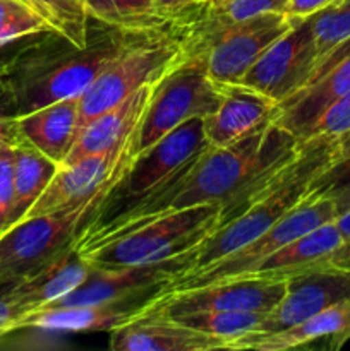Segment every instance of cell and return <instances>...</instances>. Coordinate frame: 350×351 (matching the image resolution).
Listing matches in <instances>:
<instances>
[{
  "instance_id": "obj_1",
  "label": "cell",
  "mask_w": 350,
  "mask_h": 351,
  "mask_svg": "<svg viewBox=\"0 0 350 351\" xmlns=\"http://www.w3.org/2000/svg\"><path fill=\"white\" fill-rule=\"evenodd\" d=\"M299 144L275 122L232 146L208 144L160 189L108 218L88 223L75 240V249L86 252L194 206H222V223L229 221L281 173L297 154Z\"/></svg>"
},
{
  "instance_id": "obj_2",
  "label": "cell",
  "mask_w": 350,
  "mask_h": 351,
  "mask_svg": "<svg viewBox=\"0 0 350 351\" xmlns=\"http://www.w3.org/2000/svg\"><path fill=\"white\" fill-rule=\"evenodd\" d=\"M338 141L340 137L333 136H314L302 141L295 158L281 170V173L268 184L239 215L222 223L194 250L191 269L184 274L205 269L209 264L235 252L270 230L295 206L301 204L311 182L336 158Z\"/></svg>"
},
{
  "instance_id": "obj_3",
  "label": "cell",
  "mask_w": 350,
  "mask_h": 351,
  "mask_svg": "<svg viewBox=\"0 0 350 351\" xmlns=\"http://www.w3.org/2000/svg\"><path fill=\"white\" fill-rule=\"evenodd\" d=\"M144 31H122L106 26L105 33L89 36L84 48L21 53L5 72L16 95L17 113L26 115L41 106L81 98L98 75Z\"/></svg>"
},
{
  "instance_id": "obj_4",
  "label": "cell",
  "mask_w": 350,
  "mask_h": 351,
  "mask_svg": "<svg viewBox=\"0 0 350 351\" xmlns=\"http://www.w3.org/2000/svg\"><path fill=\"white\" fill-rule=\"evenodd\" d=\"M222 223V206H194L146 223L103 245L81 252L93 266L120 267L161 263L194 252Z\"/></svg>"
},
{
  "instance_id": "obj_5",
  "label": "cell",
  "mask_w": 350,
  "mask_h": 351,
  "mask_svg": "<svg viewBox=\"0 0 350 351\" xmlns=\"http://www.w3.org/2000/svg\"><path fill=\"white\" fill-rule=\"evenodd\" d=\"M295 21L283 12H268L218 27L185 26L191 33L182 38L184 53L201 62L218 84H235Z\"/></svg>"
},
{
  "instance_id": "obj_6",
  "label": "cell",
  "mask_w": 350,
  "mask_h": 351,
  "mask_svg": "<svg viewBox=\"0 0 350 351\" xmlns=\"http://www.w3.org/2000/svg\"><path fill=\"white\" fill-rule=\"evenodd\" d=\"M184 57L182 40L161 34V29L141 33L79 98L81 125L144 86L156 84Z\"/></svg>"
},
{
  "instance_id": "obj_7",
  "label": "cell",
  "mask_w": 350,
  "mask_h": 351,
  "mask_svg": "<svg viewBox=\"0 0 350 351\" xmlns=\"http://www.w3.org/2000/svg\"><path fill=\"white\" fill-rule=\"evenodd\" d=\"M225 86L209 77L196 58L184 60L154 84L153 95L136 130V154L170 134L182 123L209 117L223 99Z\"/></svg>"
},
{
  "instance_id": "obj_8",
  "label": "cell",
  "mask_w": 350,
  "mask_h": 351,
  "mask_svg": "<svg viewBox=\"0 0 350 351\" xmlns=\"http://www.w3.org/2000/svg\"><path fill=\"white\" fill-rule=\"evenodd\" d=\"M100 208L98 201L64 215L27 216L5 230L0 235V287L16 285L75 247Z\"/></svg>"
},
{
  "instance_id": "obj_9",
  "label": "cell",
  "mask_w": 350,
  "mask_h": 351,
  "mask_svg": "<svg viewBox=\"0 0 350 351\" xmlns=\"http://www.w3.org/2000/svg\"><path fill=\"white\" fill-rule=\"evenodd\" d=\"M208 146L202 119L189 120L158 143L136 154L103 201L91 221L105 219L122 211L137 199L151 194L175 177ZM89 221V223H91Z\"/></svg>"
},
{
  "instance_id": "obj_10",
  "label": "cell",
  "mask_w": 350,
  "mask_h": 351,
  "mask_svg": "<svg viewBox=\"0 0 350 351\" xmlns=\"http://www.w3.org/2000/svg\"><path fill=\"white\" fill-rule=\"evenodd\" d=\"M336 216H338V211H336V206L333 201L305 197L287 216L275 223L270 230L261 233L253 242L246 243L235 252L209 264L205 269L177 278L174 283L168 285L165 291L187 290V288L202 287V285L213 283V281L230 280V278L250 274L281 247L294 242L295 239L325 225V223L333 221Z\"/></svg>"
},
{
  "instance_id": "obj_11",
  "label": "cell",
  "mask_w": 350,
  "mask_h": 351,
  "mask_svg": "<svg viewBox=\"0 0 350 351\" xmlns=\"http://www.w3.org/2000/svg\"><path fill=\"white\" fill-rule=\"evenodd\" d=\"M136 130L115 149L86 156L71 165H60L43 194L24 218L64 215L98 201L103 204L113 185L136 156Z\"/></svg>"
},
{
  "instance_id": "obj_12",
  "label": "cell",
  "mask_w": 350,
  "mask_h": 351,
  "mask_svg": "<svg viewBox=\"0 0 350 351\" xmlns=\"http://www.w3.org/2000/svg\"><path fill=\"white\" fill-rule=\"evenodd\" d=\"M285 288L287 280L259 276L230 278L187 290L163 291L153 302L151 311L168 317L211 311L270 312L283 298Z\"/></svg>"
},
{
  "instance_id": "obj_13",
  "label": "cell",
  "mask_w": 350,
  "mask_h": 351,
  "mask_svg": "<svg viewBox=\"0 0 350 351\" xmlns=\"http://www.w3.org/2000/svg\"><path fill=\"white\" fill-rule=\"evenodd\" d=\"M318 64L311 19H297L288 33L278 38L240 79L256 91L275 99L278 105L301 91Z\"/></svg>"
},
{
  "instance_id": "obj_14",
  "label": "cell",
  "mask_w": 350,
  "mask_h": 351,
  "mask_svg": "<svg viewBox=\"0 0 350 351\" xmlns=\"http://www.w3.org/2000/svg\"><path fill=\"white\" fill-rule=\"evenodd\" d=\"M192 261H194V252L172 257L161 263L120 267L93 266L88 278L74 291L47 307L108 304V302L124 300L136 295L161 290L174 283L185 271L191 269Z\"/></svg>"
},
{
  "instance_id": "obj_15",
  "label": "cell",
  "mask_w": 350,
  "mask_h": 351,
  "mask_svg": "<svg viewBox=\"0 0 350 351\" xmlns=\"http://www.w3.org/2000/svg\"><path fill=\"white\" fill-rule=\"evenodd\" d=\"M350 298V269L326 264L287 280L285 295L270 311L261 332H278L290 329L325 308Z\"/></svg>"
},
{
  "instance_id": "obj_16",
  "label": "cell",
  "mask_w": 350,
  "mask_h": 351,
  "mask_svg": "<svg viewBox=\"0 0 350 351\" xmlns=\"http://www.w3.org/2000/svg\"><path fill=\"white\" fill-rule=\"evenodd\" d=\"M350 93V40L329 53L312 72L307 84L278 105L275 123L283 127L299 143L331 103Z\"/></svg>"
},
{
  "instance_id": "obj_17",
  "label": "cell",
  "mask_w": 350,
  "mask_h": 351,
  "mask_svg": "<svg viewBox=\"0 0 350 351\" xmlns=\"http://www.w3.org/2000/svg\"><path fill=\"white\" fill-rule=\"evenodd\" d=\"M167 288L136 295L124 300L98 305H74V307H45L30 312L16 322L17 329H48V331H108L130 324L151 312V305Z\"/></svg>"
},
{
  "instance_id": "obj_18",
  "label": "cell",
  "mask_w": 350,
  "mask_h": 351,
  "mask_svg": "<svg viewBox=\"0 0 350 351\" xmlns=\"http://www.w3.org/2000/svg\"><path fill=\"white\" fill-rule=\"evenodd\" d=\"M278 103L246 84H225L223 99L215 113L202 120L209 146L226 147L275 122Z\"/></svg>"
},
{
  "instance_id": "obj_19",
  "label": "cell",
  "mask_w": 350,
  "mask_h": 351,
  "mask_svg": "<svg viewBox=\"0 0 350 351\" xmlns=\"http://www.w3.org/2000/svg\"><path fill=\"white\" fill-rule=\"evenodd\" d=\"M229 343L216 336L196 331L174 317L151 312L130 324L110 332L112 351H216Z\"/></svg>"
},
{
  "instance_id": "obj_20",
  "label": "cell",
  "mask_w": 350,
  "mask_h": 351,
  "mask_svg": "<svg viewBox=\"0 0 350 351\" xmlns=\"http://www.w3.org/2000/svg\"><path fill=\"white\" fill-rule=\"evenodd\" d=\"M153 89L154 84L144 86L119 105L98 113L91 120L82 123L62 165H71L86 156L106 153L122 144L139 125Z\"/></svg>"
},
{
  "instance_id": "obj_21",
  "label": "cell",
  "mask_w": 350,
  "mask_h": 351,
  "mask_svg": "<svg viewBox=\"0 0 350 351\" xmlns=\"http://www.w3.org/2000/svg\"><path fill=\"white\" fill-rule=\"evenodd\" d=\"M325 339L329 350H340L350 339V298L312 315L307 321L278 332L247 335L230 345L232 351H285Z\"/></svg>"
},
{
  "instance_id": "obj_22",
  "label": "cell",
  "mask_w": 350,
  "mask_h": 351,
  "mask_svg": "<svg viewBox=\"0 0 350 351\" xmlns=\"http://www.w3.org/2000/svg\"><path fill=\"white\" fill-rule=\"evenodd\" d=\"M91 267L93 264L88 257L72 247L36 273L17 281L12 285V297L19 305L21 317L47 307L74 291L88 278Z\"/></svg>"
},
{
  "instance_id": "obj_23",
  "label": "cell",
  "mask_w": 350,
  "mask_h": 351,
  "mask_svg": "<svg viewBox=\"0 0 350 351\" xmlns=\"http://www.w3.org/2000/svg\"><path fill=\"white\" fill-rule=\"evenodd\" d=\"M345 243L342 233L336 228L335 219L311 232L304 233L287 243L280 250L268 257L261 266L246 276L270 278V280H288L292 276L305 273L329 264L336 250Z\"/></svg>"
},
{
  "instance_id": "obj_24",
  "label": "cell",
  "mask_w": 350,
  "mask_h": 351,
  "mask_svg": "<svg viewBox=\"0 0 350 351\" xmlns=\"http://www.w3.org/2000/svg\"><path fill=\"white\" fill-rule=\"evenodd\" d=\"M23 139L40 153L62 165L79 132V98L41 106L17 119Z\"/></svg>"
},
{
  "instance_id": "obj_25",
  "label": "cell",
  "mask_w": 350,
  "mask_h": 351,
  "mask_svg": "<svg viewBox=\"0 0 350 351\" xmlns=\"http://www.w3.org/2000/svg\"><path fill=\"white\" fill-rule=\"evenodd\" d=\"M60 165L23 141L14 147V202L10 226L19 223L38 201Z\"/></svg>"
},
{
  "instance_id": "obj_26",
  "label": "cell",
  "mask_w": 350,
  "mask_h": 351,
  "mask_svg": "<svg viewBox=\"0 0 350 351\" xmlns=\"http://www.w3.org/2000/svg\"><path fill=\"white\" fill-rule=\"evenodd\" d=\"M268 315L270 312L259 311H211L177 315L174 319L196 331L225 339L229 343L226 350H230L233 341L259 331Z\"/></svg>"
},
{
  "instance_id": "obj_27",
  "label": "cell",
  "mask_w": 350,
  "mask_h": 351,
  "mask_svg": "<svg viewBox=\"0 0 350 351\" xmlns=\"http://www.w3.org/2000/svg\"><path fill=\"white\" fill-rule=\"evenodd\" d=\"M88 17L122 31H154L163 24L154 14V0H84Z\"/></svg>"
},
{
  "instance_id": "obj_28",
  "label": "cell",
  "mask_w": 350,
  "mask_h": 351,
  "mask_svg": "<svg viewBox=\"0 0 350 351\" xmlns=\"http://www.w3.org/2000/svg\"><path fill=\"white\" fill-rule=\"evenodd\" d=\"M30 9L47 21L60 38L84 48L89 40V17L84 0H23Z\"/></svg>"
},
{
  "instance_id": "obj_29",
  "label": "cell",
  "mask_w": 350,
  "mask_h": 351,
  "mask_svg": "<svg viewBox=\"0 0 350 351\" xmlns=\"http://www.w3.org/2000/svg\"><path fill=\"white\" fill-rule=\"evenodd\" d=\"M305 197L329 199L338 215L350 208V132L340 136L336 158L311 182Z\"/></svg>"
},
{
  "instance_id": "obj_30",
  "label": "cell",
  "mask_w": 350,
  "mask_h": 351,
  "mask_svg": "<svg viewBox=\"0 0 350 351\" xmlns=\"http://www.w3.org/2000/svg\"><path fill=\"white\" fill-rule=\"evenodd\" d=\"M288 0H223L218 3H206L184 26L218 27L225 24L240 23L250 17L268 12H283Z\"/></svg>"
},
{
  "instance_id": "obj_31",
  "label": "cell",
  "mask_w": 350,
  "mask_h": 351,
  "mask_svg": "<svg viewBox=\"0 0 350 351\" xmlns=\"http://www.w3.org/2000/svg\"><path fill=\"white\" fill-rule=\"evenodd\" d=\"M17 119L19 113L12 84L5 74H0V149L16 147L24 141Z\"/></svg>"
},
{
  "instance_id": "obj_32",
  "label": "cell",
  "mask_w": 350,
  "mask_h": 351,
  "mask_svg": "<svg viewBox=\"0 0 350 351\" xmlns=\"http://www.w3.org/2000/svg\"><path fill=\"white\" fill-rule=\"evenodd\" d=\"M350 132V93L328 106L309 129L307 137L333 136L340 137Z\"/></svg>"
},
{
  "instance_id": "obj_33",
  "label": "cell",
  "mask_w": 350,
  "mask_h": 351,
  "mask_svg": "<svg viewBox=\"0 0 350 351\" xmlns=\"http://www.w3.org/2000/svg\"><path fill=\"white\" fill-rule=\"evenodd\" d=\"M14 202V147L0 149V235L10 228Z\"/></svg>"
},
{
  "instance_id": "obj_34",
  "label": "cell",
  "mask_w": 350,
  "mask_h": 351,
  "mask_svg": "<svg viewBox=\"0 0 350 351\" xmlns=\"http://www.w3.org/2000/svg\"><path fill=\"white\" fill-rule=\"evenodd\" d=\"M208 2L209 0H154V14L163 26L185 24Z\"/></svg>"
},
{
  "instance_id": "obj_35",
  "label": "cell",
  "mask_w": 350,
  "mask_h": 351,
  "mask_svg": "<svg viewBox=\"0 0 350 351\" xmlns=\"http://www.w3.org/2000/svg\"><path fill=\"white\" fill-rule=\"evenodd\" d=\"M21 317V308L12 297V285L0 287V331H16V322Z\"/></svg>"
},
{
  "instance_id": "obj_36",
  "label": "cell",
  "mask_w": 350,
  "mask_h": 351,
  "mask_svg": "<svg viewBox=\"0 0 350 351\" xmlns=\"http://www.w3.org/2000/svg\"><path fill=\"white\" fill-rule=\"evenodd\" d=\"M333 0H288L283 14H287L292 19H305V17H311L312 14L323 10Z\"/></svg>"
},
{
  "instance_id": "obj_37",
  "label": "cell",
  "mask_w": 350,
  "mask_h": 351,
  "mask_svg": "<svg viewBox=\"0 0 350 351\" xmlns=\"http://www.w3.org/2000/svg\"><path fill=\"white\" fill-rule=\"evenodd\" d=\"M329 264L343 267V269H350V242L343 243V245L336 250L335 256L329 261Z\"/></svg>"
},
{
  "instance_id": "obj_38",
  "label": "cell",
  "mask_w": 350,
  "mask_h": 351,
  "mask_svg": "<svg viewBox=\"0 0 350 351\" xmlns=\"http://www.w3.org/2000/svg\"><path fill=\"white\" fill-rule=\"evenodd\" d=\"M335 225H336V228L340 230V233H342L345 243L350 242V208L345 209L342 215L336 216Z\"/></svg>"
},
{
  "instance_id": "obj_39",
  "label": "cell",
  "mask_w": 350,
  "mask_h": 351,
  "mask_svg": "<svg viewBox=\"0 0 350 351\" xmlns=\"http://www.w3.org/2000/svg\"><path fill=\"white\" fill-rule=\"evenodd\" d=\"M218 2H223V0H209V3H218Z\"/></svg>"
},
{
  "instance_id": "obj_40",
  "label": "cell",
  "mask_w": 350,
  "mask_h": 351,
  "mask_svg": "<svg viewBox=\"0 0 350 351\" xmlns=\"http://www.w3.org/2000/svg\"><path fill=\"white\" fill-rule=\"evenodd\" d=\"M7 332H3V331H0V338H3V336H5Z\"/></svg>"
}]
</instances>
